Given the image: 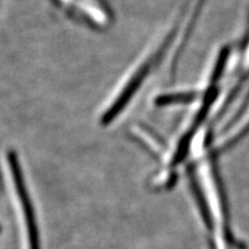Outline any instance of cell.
<instances>
[{"instance_id": "6da1fadb", "label": "cell", "mask_w": 249, "mask_h": 249, "mask_svg": "<svg viewBox=\"0 0 249 249\" xmlns=\"http://www.w3.org/2000/svg\"><path fill=\"white\" fill-rule=\"evenodd\" d=\"M7 161H9L13 181L16 187V190H17L18 196L20 198L22 211L23 214H24V218L26 221L29 249H41L35 210L33 208V204H31L26 185L24 183V178H23L20 162L18 160L17 155H16L14 151H10L7 153Z\"/></svg>"}, {"instance_id": "7a4b0ae2", "label": "cell", "mask_w": 249, "mask_h": 249, "mask_svg": "<svg viewBox=\"0 0 249 249\" xmlns=\"http://www.w3.org/2000/svg\"><path fill=\"white\" fill-rule=\"evenodd\" d=\"M192 188L194 191V196H196V199L198 204V207L200 209L202 219H204V221L206 223V227L209 230H212L213 229V220H212L211 213H210L209 207L207 205V201L205 199L204 194H202V192H201L200 187L198 186L197 182L194 180V178H192Z\"/></svg>"}, {"instance_id": "3957f363", "label": "cell", "mask_w": 249, "mask_h": 249, "mask_svg": "<svg viewBox=\"0 0 249 249\" xmlns=\"http://www.w3.org/2000/svg\"><path fill=\"white\" fill-rule=\"evenodd\" d=\"M194 98L192 93H177V95H167L160 97L157 100V104L159 105H166L173 103H186L190 102Z\"/></svg>"}]
</instances>
